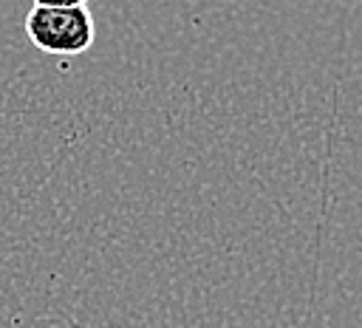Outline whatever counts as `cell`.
Returning <instances> with one entry per match:
<instances>
[{"instance_id":"2","label":"cell","mask_w":362,"mask_h":328,"mask_svg":"<svg viewBox=\"0 0 362 328\" xmlns=\"http://www.w3.org/2000/svg\"><path fill=\"white\" fill-rule=\"evenodd\" d=\"M34 6H48V8H74V6H85V0H34Z\"/></svg>"},{"instance_id":"1","label":"cell","mask_w":362,"mask_h":328,"mask_svg":"<svg viewBox=\"0 0 362 328\" xmlns=\"http://www.w3.org/2000/svg\"><path fill=\"white\" fill-rule=\"evenodd\" d=\"M25 34L42 54L76 57L90 48L96 28L85 6H74V8L34 6L25 17Z\"/></svg>"}]
</instances>
